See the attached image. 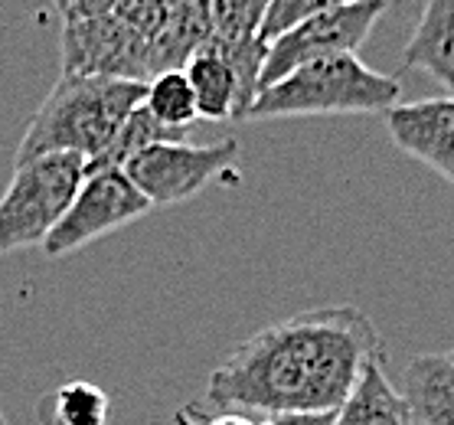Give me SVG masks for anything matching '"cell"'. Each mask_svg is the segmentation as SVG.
I'll return each instance as SVG.
<instances>
[{
	"label": "cell",
	"instance_id": "obj_1",
	"mask_svg": "<svg viewBox=\"0 0 454 425\" xmlns=\"http://www.w3.org/2000/svg\"><path fill=\"white\" fill-rule=\"evenodd\" d=\"M386 357L380 331L356 304L291 314L252 334L219 363L200 415H333L372 360Z\"/></svg>",
	"mask_w": 454,
	"mask_h": 425
},
{
	"label": "cell",
	"instance_id": "obj_2",
	"mask_svg": "<svg viewBox=\"0 0 454 425\" xmlns=\"http://www.w3.org/2000/svg\"><path fill=\"white\" fill-rule=\"evenodd\" d=\"M145 83L112 75H59L17 147V164L46 154H75L85 164L102 154L118 128L145 105Z\"/></svg>",
	"mask_w": 454,
	"mask_h": 425
},
{
	"label": "cell",
	"instance_id": "obj_3",
	"mask_svg": "<svg viewBox=\"0 0 454 425\" xmlns=\"http://www.w3.org/2000/svg\"><path fill=\"white\" fill-rule=\"evenodd\" d=\"M62 75L154 79V43L167 23V4H59Z\"/></svg>",
	"mask_w": 454,
	"mask_h": 425
},
{
	"label": "cell",
	"instance_id": "obj_4",
	"mask_svg": "<svg viewBox=\"0 0 454 425\" xmlns=\"http://www.w3.org/2000/svg\"><path fill=\"white\" fill-rule=\"evenodd\" d=\"M403 98L395 75L376 73L356 52L310 63L255 95L246 118H310V114H372L393 112Z\"/></svg>",
	"mask_w": 454,
	"mask_h": 425
},
{
	"label": "cell",
	"instance_id": "obj_5",
	"mask_svg": "<svg viewBox=\"0 0 454 425\" xmlns=\"http://www.w3.org/2000/svg\"><path fill=\"white\" fill-rule=\"evenodd\" d=\"M85 180V161L75 154H46L17 164L0 197V256L43 246L69 213Z\"/></svg>",
	"mask_w": 454,
	"mask_h": 425
},
{
	"label": "cell",
	"instance_id": "obj_6",
	"mask_svg": "<svg viewBox=\"0 0 454 425\" xmlns=\"http://www.w3.org/2000/svg\"><path fill=\"white\" fill-rule=\"evenodd\" d=\"M386 11H389L386 0H347V4L327 0L324 11L271 43L262 79H258V92H265L285 75L298 73L310 63L356 52Z\"/></svg>",
	"mask_w": 454,
	"mask_h": 425
},
{
	"label": "cell",
	"instance_id": "obj_7",
	"mask_svg": "<svg viewBox=\"0 0 454 425\" xmlns=\"http://www.w3.org/2000/svg\"><path fill=\"white\" fill-rule=\"evenodd\" d=\"M239 141H219V145H186V141H167L151 151L137 154L124 167L128 180L135 184L151 207H174L197 197L213 180H239L236 167Z\"/></svg>",
	"mask_w": 454,
	"mask_h": 425
},
{
	"label": "cell",
	"instance_id": "obj_8",
	"mask_svg": "<svg viewBox=\"0 0 454 425\" xmlns=\"http://www.w3.org/2000/svg\"><path fill=\"white\" fill-rule=\"evenodd\" d=\"M151 203L145 193L128 180L124 170H98V174H85L82 187L75 193L69 213L59 219V226L52 229L50 239L43 242V252L50 259L73 256L95 239L108 236L114 229L128 226L151 213Z\"/></svg>",
	"mask_w": 454,
	"mask_h": 425
},
{
	"label": "cell",
	"instance_id": "obj_9",
	"mask_svg": "<svg viewBox=\"0 0 454 425\" xmlns=\"http://www.w3.org/2000/svg\"><path fill=\"white\" fill-rule=\"evenodd\" d=\"M386 128L399 151L432 167L454 187V95L395 105L386 112Z\"/></svg>",
	"mask_w": 454,
	"mask_h": 425
},
{
	"label": "cell",
	"instance_id": "obj_10",
	"mask_svg": "<svg viewBox=\"0 0 454 425\" xmlns=\"http://www.w3.org/2000/svg\"><path fill=\"white\" fill-rule=\"evenodd\" d=\"M403 69H422L454 95V0H428L403 50Z\"/></svg>",
	"mask_w": 454,
	"mask_h": 425
},
{
	"label": "cell",
	"instance_id": "obj_11",
	"mask_svg": "<svg viewBox=\"0 0 454 425\" xmlns=\"http://www.w3.org/2000/svg\"><path fill=\"white\" fill-rule=\"evenodd\" d=\"M403 396L419 425H454V353H425L405 366Z\"/></svg>",
	"mask_w": 454,
	"mask_h": 425
},
{
	"label": "cell",
	"instance_id": "obj_12",
	"mask_svg": "<svg viewBox=\"0 0 454 425\" xmlns=\"http://www.w3.org/2000/svg\"><path fill=\"white\" fill-rule=\"evenodd\" d=\"M382 360L386 357L372 360L363 370L360 383L353 386L347 403L333 413L331 425H415L403 390H395L393 380L386 376Z\"/></svg>",
	"mask_w": 454,
	"mask_h": 425
},
{
	"label": "cell",
	"instance_id": "obj_13",
	"mask_svg": "<svg viewBox=\"0 0 454 425\" xmlns=\"http://www.w3.org/2000/svg\"><path fill=\"white\" fill-rule=\"evenodd\" d=\"M184 75L193 89L200 118H207V122L246 118V102H242L236 73L209 43L190 56V63L184 66Z\"/></svg>",
	"mask_w": 454,
	"mask_h": 425
},
{
	"label": "cell",
	"instance_id": "obj_14",
	"mask_svg": "<svg viewBox=\"0 0 454 425\" xmlns=\"http://www.w3.org/2000/svg\"><path fill=\"white\" fill-rule=\"evenodd\" d=\"M108 393L89 380H69L40 399L43 425H108Z\"/></svg>",
	"mask_w": 454,
	"mask_h": 425
},
{
	"label": "cell",
	"instance_id": "obj_15",
	"mask_svg": "<svg viewBox=\"0 0 454 425\" xmlns=\"http://www.w3.org/2000/svg\"><path fill=\"white\" fill-rule=\"evenodd\" d=\"M167 141H184V135L160 128L145 108H137V112L118 128V135L108 141V147H105L102 154L85 164V174H98V170H124L137 154L151 151L154 145H167Z\"/></svg>",
	"mask_w": 454,
	"mask_h": 425
},
{
	"label": "cell",
	"instance_id": "obj_16",
	"mask_svg": "<svg viewBox=\"0 0 454 425\" xmlns=\"http://www.w3.org/2000/svg\"><path fill=\"white\" fill-rule=\"evenodd\" d=\"M157 125L167 128V131H176V135H186V128L200 118L197 112V98H193V89L186 83L184 69L180 73H160L147 83L145 105H141Z\"/></svg>",
	"mask_w": 454,
	"mask_h": 425
},
{
	"label": "cell",
	"instance_id": "obj_17",
	"mask_svg": "<svg viewBox=\"0 0 454 425\" xmlns=\"http://www.w3.org/2000/svg\"><path fill=\"white\" fill-rule=\"evenodd\" d=\"M327 7V0H269L265 17H262V30L258 40L271 46L275 40H281L285 33L298 30L301 23L310 20L314 13H320Z\"/></svg>",
	"mask_w": 454,
	"mask_h": 425
},
{
	"label": "cell",
	"instance_id": "obj_18",
	"mask_svg": "<svg viewBox=\"0 0 454 425\" xmlns=\"http://www.w3.org/2000/svg\"><path fill=\"white\" fill-rule=\"evenodd\" d=\"M176 425H262V422H255V415H246V413L200 415V413H193L190 405H184V409L176 413Z\"/></svg>",
	"mask_w": 454,
	"mask_h": 425
},
{
	"label": "cell",
	"instance_id": "obj_19",
	"mask_svg": "<svg viewBox=\"0 0 454 425\" xmlns=\"http://www.w3.org/2000/svg\"><path fill=\"white\" fill-rule=\"evenodd\" d=\"M333 415H275L262 425H331Z\"/></svg>",
	"mask_w": 454,
	"mask_h": 425
},
{
	"label": "cell",
	"instance_id": "obj_20",
	"mask_svg": "<svg viewBox=\"0 0 454 425\" xmlns=\"http://www.w3.org/2000/svg\"><path fill=\"white\" fill-rule=\"evenodd\" d=\"M0 425H7V419H4V413H0Z\"/></svg>",
	"mask_w": 454,
	"mask_h": 425
},
{
	"label": "cell",
	"instance_id": "obj_21",
	"mask_svg": "<svg viewBox=\"0 0 454 425\" xmlns=\"http://www.w3.org/2000/svg\"><path fill=\"white\" fill-rule=\"evenodd\" d=\"M451 353H454V350H451Z\"/></svg>",
	"mask_w": 454,
	"mask_h": 425
}]
</instances>
